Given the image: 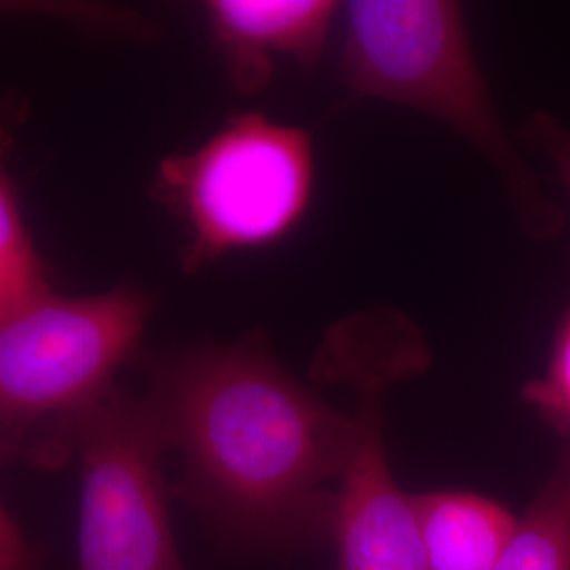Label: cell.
I'll return each instance as SVG.
<instances>
[{
    "instance_id": "6da1fadb",
    "label": "cell",
    "mask_w": 570,
    "mask_h": 570,
    "mask_svg": "<svg viewBox=\"0 0 570 570\" xmlns=\"http://www.w3.org/2000/svg\"><path fill=\"white\" fill-rule=\"evenodd\" d=\"M146 402L183 456L171 494L226 537L292 550L330 537L357 412L326 404L285 370L263 334L146 364Z\"/></svg>"
},
{
    "instance_id": "3957f363",
    "label": "cell",
    "mask_w": 570,
    "mask_h": 570,
    "mask_svg": "<svg viewBox=\"0 0 570 570\" xmlns=\"http://www.w3.org/2000/svg\"><path fill=\"white\" fill-rule=\"evenodd\" d=\"M343 11L348 87L456 129L497 165L530 233L553 235L562 218L503 131L469 45L463 9L446 0H353Z\"/></svg>"
},
{
    "instance_id": "30bf717a",
    "label": "cell",
    "mask_w": 570,
    "mask_h": 570,
    "mask_svg": "<svg viewBox=\"0 0 570 570\" xmlns=\"http://www.w3.org/2000/svg\"><path fill=\"white\" fill-rule=\"evenodd\" d=\"M11 127V117L0 110V322L51 292L4 167L13 144Z\"/></svg>"
},
{
    "instance_id": "ba28073f",
    "label": "cell",
    "mask_w": 570,
    "mask_h": 570,
    "mask_svg": "<svg viewBox=\"0 0 570 570\" xmlns=\"http://www.w3.org/2000/svg\"><path fill=\"white\" fill-rule=\"evenodd\" d=\"M429 570H492L518 518L499 501L469 490L412 494Z\"/></svg>"
},
{
    "instance_id": "52a82bcc",
    "label": "cell",
    "mask_w": 570,
    "mask_h": 570,
    "mask_svg": "<svg viewBox=\"0 0 570 570\" xmlns=\"http://www.w3.org/2000/svg\"><path fill=\"white\" fill-rule=\"evenodd\" d=\"M341 7L332 0H212L209 30L239 94H258L277 61L311 68L320 60Z\"/></svg>"
},
{
    "instance_id": "9c48e42d",
    "label": "cell",
    "mask_w": 570,
    "mask_h": 570,
    "mask_svg": "<svg viewBox=\"0 0 570 570\" xmlns=\"http://www.w3.org/2000/svg\"><path fill=\"white\" fill-rule=\"evenodd\" d=\"M492 570H570V444Z\"/></svg>"
},
{
    "instance_id": "7a4b0ae2",
    "label": "cell",
    "mask_w": 570,
    "mask_h": 570,
    "mask_svg": "<svg viewBox=\"0 0 570 570\" xmlns=\"http://www.w3.org/2000/svg\"><path fill=\"white\" fill-rule=\"evenodd\" d=\"M150 298L129 285L89 296L47 292L0 322V463L58 469L87 419L119 391Z\"/></svg>"
},
{
    "instance_id": "8fae6325",
    "label": "cell",
    "mask_w": 570,
    "mask_h": 570,
    "mask_svg": "<svg viewBox=\"0 0 570 570\" xmlns=\"http://www.w3.org/2000/svg\"><path fill=\"white\" fill-rule=\"evenodd\" d=\"M522 397L548 425L570 438V311L556 334L543 376L529 381Z\"/></svg>"
},
{
    "instance_id": "5b68a950",
    "label": "cell",
    "mask_w": 570,
    "mask_h": 570,
    "mask_svg": "<svg viewBox=\"0 0 570 570\" xmlns=\"http://www.w3.org/2000/svg\"><path fill=\"white\" fill-rule=\"evenodd\" d=\"M164 433L146 397L115 391L77 438L79 570H186L169 520Z\"/></svg>"
},
{
    "instance_id": "8992f818",
    "label": "cell",
    "mask_w": 570,
    "mask_h": 570,
    "mask_svg": "<svg viewBox=\"0 0 570 570\" xmlns=\"http://www.w3.org/2000/svg\"><path fill=\"white\" fill-rule=\"evenodd\" d=\"M357 438L334 490L330 537L336 570H429L412 494L389 469L383 389H357Z\"/></svg>"
},
{
    "instance_id": "7c38bea8",
    "label": "cell",
    "mask_w": 570,
    "mask_h": 570,
    "mask_svg": "<svg viewBox=\"0 0 570 570\" xmlns=\"http://www.w3.org/2000/svg\"><path fill=\"white\" fill-rule=\"evenodd\" d=\"M0 570H41V556L0 505Z\"/></svg>"
},
{
    "instance_id": "4fadbf2b",
    "label": "cell",
    "mask_w": 570,
    "mask_h": 570,
    "mask_svg": "<svg viewBox=\"0 0 570 570\" xmlns=\"http://www.w3.org/2000/svg\"><path fill=\"white\" fill-rule=\"evenodd\" d=\"M532 131L539 144L550 153L553 164L560 171V180L567 186L570 193V134L560 129L556 122L548 117H537L532 122Z\"/></svg>"
},
{
    "instance_id": "277c9868",
    "label": "cell",
    "mask_w": 570,
    "mask_h": 570,
    "mask_svg": "<svg viewBox=\"0 0 570 570\" xmlns=\"http://www.w3.org/2000/svg\"><path fill=\"white\" fill-rule=\"evenodd\" d=\"M315 184L305 129L245 112L199 148L159 164L153 193L186 228L184 268L285 239L303 223Z\"/></svg>"
}]
</instances>
